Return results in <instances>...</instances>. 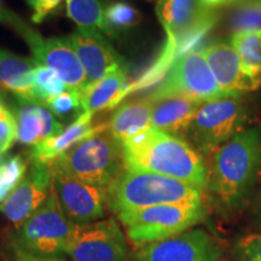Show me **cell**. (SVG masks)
<instances>
[{"label":"cell","mask_w":261,"mask_h":261,"mask_svg":"<svg viewBox=\"0 0 261 261\" xmlns=\"http://www.w3.org/2000/svg\"><path fill=\"white\" fill-rule=\"evenodd\" d=\"M210 194L225 207L240 205L261 172V127L242 129L207 156Z\"/></svg>","instance_id":"obj_1"},{"label":"cell","mask_w":261,"mask_h":261,"mask_svg":"<svg viewBox=\"0 0 261 261\" xmlns=\"http://www.w3.org/2000/svg\"><path fill=\"white\" fill-rule=\"evenodd\" d=\"M125 167L178 179L204 190L207 166L190 143L150 127L121 143Z\"/></svg>","instance_id":"obj_2"},{"label":"cell","mask_w":261,"mask_h":261,"mask_svg":"<svg viewBox=\"0 0 261 261\" xmlns=\"http://www.w3.org/2000/svg\"><path fill=\"white\" fill-rule=\"evenodd\" d=\"M104 192L107 207L117 215L161 204L202 203L203 190L178 179L125 167Z\"/></svg>","instance_id":"obj_3"},{"label":"cell","mask_w":261,"mask_h":261,"mask_svg":"<svg viewBox=\"0 0 261 261\" xmlns=\"http://www.w3.org/2000/svg\"><path fill=\"white\" fill-rule=\"evenodd\" d=\"M51 162L71 177L102 190L125 168L122 146L108 128L81 140Z\"/></svg>","instance_id":"obj_4"},{"label":"cell","mask_w":261,"mask_h":261,"mask_svg":"<svg viewBox=\"0 0 261 261\" xmlns=\"http://www.w3.org/2000/svg\"><path fill=\"white\" fill-rule=\"evenodd\" d=\"M204 217L202 203L161 204L117 214L127 237L137 248L178 236L200 224Z\"/></svg>","instance_id":"obj_5"},{"label":"cell","mask_w":261,"mask_h":261,"mask_svg":"<svg viewBox=\"0 0 261 261\" xmlns=\"http://www.w3.org/2000/svg\"><path fill=\"white\" fill-rule=\"evenodd\" d=\"M246 121L247 104L242 93L227 94L201 103L185 138L202 156L207 158L241 132Z\"/></svg>","instance_id":"obj_6"},{"label":"cell","mask_w":261,"mask_h":261,"mask_svg":"<svg viewBox=\"0 0 261 261\" xmlns=\"http://www.w3.org/2000/svg\"><path fill=\"white\" fill-rule=\"evenodd\" d=\"M79 226L64 214L52 185L44 203L18 227L14 243L34 255L61 256L67 252Z\"/></svg>","instance_id":"obj_7"},{"label":"cell","mask_w":261,"mask_h":261,"mask_svg":"<svg viewBox=\"0 0 261 261\" xmlns=\"http://www.w3.org/2000/svg\"><path fill=\"white\" fill-rule=\"evenodd\" d=\"M156 15L167 33L165 51L171 54L174 62L190 52L217 21L214 10L201 6L198 0H159Z\"/></svg>","instance_id":"obj_8"},{"label":"cell","mask_w":261,"mask_h":261,"mask_svg":"<svg viewBox=\"0 0 261 261\" xmlns=\"http://www.w3.org/2000/svg\"><path fill=\"white\" fill-rule=\"evenodd\" d=\"M6 24L14 27L22 35L39 64L56 71L69 89L77 91L81 96L87 86L86 74L69 39L42 38L12 11L10 12Z\"/></svg>","instance_id":"obj_9"},{"label":"cell","mask_w":261,"mask_h":261,"mask_svg":"<svg viewBox=\"0 0 261 261\" xmlns=\"http://www.w3.org/2000/svg\"><path fill=\"white\" fill-rule=\"evenodd\" d=\"M227 94L220 89L202 52H188L173 63L161 84L151 94L152 99L167 96H184L205 102Z\"/></svg>","instance_id":"obj_10"},{"label":"cell","mask_w":261,"mask_h":261,"mask_svg":"<svg viewBox=\"0 0 261 261\" xmlns=\"http://www.w3.org/2000/svg\"><path fill=\"white\" fill-rule=\"evenodd\" d=\"M65 255L73 261H127L128 248L119 223L109 218L80 225Z\"/></svg>","instance_id":"obj_11"},{"label":"cell","mask_w":261,"mask_h":261,"mask_svg":"<svg viewBox=\"0 0 261 261\" xmlns=\"http://www.w3.org/2000/svg\"><path fill=\"white\" fill-rule=\"evenodd\" d=\"M52 172V185L64 214L71 223L86 225L94 223L106 215V192L79 179L71 177L58 167L48 163Z\"/></svg>","instance_id":"obj_12"},{"label":"cell","mask_w":261,"mask_h":261,"mask_svg":"<svg viewBox=\"0 0 261 261\" xmlns=\"http://www.w3.org/2000/svg\"><path fill=\"white\" fill-rule=\"evenodd\" d=\"M220 250L207 231L190 228L178 236L138 248L133 261H218Z\"/></svg>","instance_id":"obj_13"},{"label":"cell","mask_w":261,"mask_h":261,"mask_svg":"<svg viewBox=\"0 0 261 261\" xmlns=\"http://www.w3.org/2000/svg\"><path fill=\"white\" fill-rule=\"evenodd\" d=\"M52 172L48 163L31 160L27 173L18 187L0 204V213L19 227L39 210L50 195Z\"/></svg>","instance_id":"obj_14"},{"label":"cell","mask_w":261,"mask_h":261,"mask_svg":"<svg viewBox=\"0 0 261 261\" xmlns=\"http://www.w3.org/2000/svg\"><path fill=\"white\" fill-rule=\"evenodd\" d=\"M68 39L86 74V89L116 68L128 67L121 55L100 35L99 31L77 28Z\"/></svg>","instance_id":"obj_15"},{"label":"cell","mask_w":261,"mask_h":261,"mask_svg":"<svg viewBox=\"0 0 261 261\" xmlns=\"http://www.w3.org/2000/svg\"><path fill=\"white\" fill-rule=\"evenodd\" d=\"M12 113L17 123V140L21 144L34 146L64 130L63 123L41 103L16 97Z\"/></svg>","instance_id":"obj_16"},{"label":"cell","mask_w":261,"mask_h":261,"mask_svg":"<svg viewBox=\"0 0 261 261\" xmlns=\"http://www.w3.org/2000/svg\"><path fill=\"white\" fill-rule=\"evenodd\" d=\"M220 89L226 93H243L261 87L244 71L242 62L231 45L214 44L201 51Z\"/></svg>","instance_id":"obj_17"},{"label":"cell","mask_w":261,"mask_h":261,"mask_svg":"<svg viewBox=\"0 0 261 261\" xmlns=\"http://www.w3.org/2000/svg\"><path fill=\"white\" fill-rule=\"evenodd\" d=\"M201 103L184 96L151 98V127L182 138Z\"/></svg>","instance_id":"obj_18"},{"label":"cell","mask_w":261,"mask_h":261,"mask_svg":"<svg viewBox=\"0 0 261 261\" xmlns=\"http://www.w3.org/2000/svg\"><path fill=\"white\" fill-rule=\"evenodd\" d=\"M92 116V114L90 113L81 114L75 121L65 127L61 135L52 137L33 146L29 152V158L34 161L50 163L81 140L89 138L104 128H108V122L93 126Z\"/></svg>","instance_id":"obj_19"},{"label":"cell","mask_w":261,"mask_h":261,"mask_svg":"<svg viewBox=\"0 0 261 261\" xmlns=\"http://www.w3.org/2000/svg\"><path fill=\"white\" fill-rule=\"evenodd\" d=\"M151 127V98L149 96L122 103L108 122V132L117 142H126Z\"/></svg>","instance_id":"obj_20"},{"label":"cell","mask_w":261,"mask_h":261,"mask_svg":"<svg viewBox=\"0 0 261 261\" xmlns=\"http://www.w3.org/2000/svg\"><path fill=\"white\" fill-rule=\"evenodd\" d=\"M39 63L0 48V86L16 97L37 102L34 94V69Z\"/></svg>","instance_id":"obj_21"},{"label":"cell","mask_w":261,"mask_h":261,"mask_svg":"<svg viewBox=\"0 0 261 261\" xmlns=\"http://www.w3.org/2000/svg\"><path fill=\"white\" fill-rule=\"evenodd\" d=\"M128 67H120L110 71L98 83L91 85L81 93L83 113L96 114L103 109H112L122 100L127 89Z\"/></svg>","instance_id":"obj_22"},{"label":"cell","mask_w":261,"mask_h":261,"mask_svg":"<svg viewBox=\"0 0 261 261\" xmlns=\"http://www.w3.org/2000/svg\"><path fill=\"white\" fill-rule=\"evenodd\" d=\"M231 46L236 50L244 71L261 84V29L232 33Z\"/></svg>","instance_id":"obj_23"},{"label":"cell","mask_w":261,"mask_h":261,"mask_svg":"<svg viewBox=\"0 0 261 261\" xmlns=\"http://www.w3.org/2000/svg\"><path fill=\"white\" fill-rule=\"evenodd\" d=\"M67 16L77 24V28L96 29L113 37L115 33L108 24L106 10L100 0H64Z\"/></svg>","instance_id":"obj_24"},{"label":"cell","mask_w":261,"mask_h":261,"mask_svg":"<svg viewBox=\"0 0 261 261\" xmlns=\"http://www.w3.org/2000/svg\"><path fill=\"white\" fill-rule=\"evenodd\" d=\"M69 87L64 84L56 71L38 64L34 69V94L37 102L46 104L48 100L63 93Z\"/></svg>","instance_id":"obj_25"},{"label":"cell","mask_w":261,"mask_h":261,"mask_svg":"<svg viewBox=\"0 0 261 261\" xmlns=\"http://www.w3.org/2000/svg\"><path fill=\"white\" fill-rule=\"evenodd\" d=\"M28 171V161L16 155L0 161V204L18 187Z\"/></svg>","instance_id":"obj_26"},{"label":"cell","mask_w":261,"mask_h":261,"mask_svg":"<svg viewBox=\"0 0 261 261\" xmlns=\"http://www.w3.org/2000/svg\"><path fill=\"white\" fill-rule=\"evenodd\" d=\"M233 33L261 29V0H236L230 14Z\"/></svg>","instance_id":"obj_27"},{"label":"cell","mask_w":261,"mask_h":261,"mask_svg":"<svg viewBox=\"0 0 261 261\" xmlns=\"http://www.w3.org/2000/svg\"><path fill=\"white\" fill-rule=\"evenodd\" d=\"M55 116L62 120H68L70 117H79L83 113L81 108V97L77 91L68 89L63 93L58 94L45 104Z\"/></svg>","instance_id":"obj_28"},{"label":"cell","mask_w":261,"mask_h":261,"mask_svg":"<svg viewBox=\"0 0 261 261\" xmlns=\"http://www.w3.org/2000/svg\"><path fill=\"white\" fill-rule=\"evenodd\" d=\"M106 19L114 32L115 29L135 27L142 19V15L137 9L126 3H113L106 9ZM115 33V32H114Z\"/></svg>","instance_id":"obj_29"},{"label":"cell","mask_w":261,"mask_h":261,"mask_svg":"<svg viewBox=\"0 0 261 261\" xmlns=\"http://www.w3.org/2000/svg\"><path fill=\"white\" fill-rule=\"evenodd\" d=\"M17 140V123L12 110L0 102V158Z\"/></svg>","instance_id":"obj_30"},{"label":"cell","mask_w":261,"mask_h":261,"mask_svg":"<svg viewBox=\"0 0 261 261\" xmlns=\"http://www.w3.org/2000/svg\"><path fill=\"white\" fill-rule=\"evenodd\" d=\"M236 254L241 261H261V233L241 238L236 244Z\"/></svg>","instance_id":"obj_31"},{"label":"cell","mask_w":261,"mask_h":261,"mask_svg":"<svg viewBox=\"0 0 261 261\" xmlns=\"http://www.w3.org/2000/svg\"><path fill=\"white\" fill-rule=\"evenodd\" d=\"M33 10L32 21L34 23H41L48 16L60 11L63 0H25Z\"/></svg>","instance_id":"obj_32"},{"label":"cell","mask_w":261,"mask_h":261,"mask_svg":"<svg viewBox=\"0 0 261 261\" xmlns=\"http://www.w3.org/2000/svg\"><path fill=\"white\" fill-rule=\"evenodd\" d=\"M12 255H14V261H67L62 256L34 255V254L24 252L15 243H12Z\"/></svg>","instance_id":"obj_33"},{"label":"cell","mask_w":261,"mask_h":261,"mask_svg":"<svg viewBox=\"0 0 261 261\" xmlns=\"http://www.w3.org/2000/svg\"><path fill=\"white\" fill-rule=\"evenodd\" d=\"M200 2L201 6H203L205 9H210V10H214L219 6L223 5H227L231 4V3H234L236 0H198Z\"/></svg>","instance_id":"obj_34"},{"label":"cell","mask_w":261,"mask_h":261,"mask_svg":"<svg viewBox=\"0 0 261 261\" xmlns=\"http://www.w3.org/2000/svg\"><path fill=\"white\" fill-rule=\"evenodd\" d=\"M10 12H11V11H10L9 9L4 8V6H3V4H2V0H0V22H3V23H6Z\"/></svg>","instance_id":"obj_35"},{"label":"cell","mask_w":261,"mask_h":261,"mask_svg":"<svg viewBox=\"0 0 261 261\" xmlns=\"http://www.w3.org/2000/svg\"><path fill=\"white\" fill-rule=\"evenodd\" d=\"M259 103H260V106H261V90H260V96H259Z\"/></svg>","instance_id":"obj_36"},{"label":"cell","mask_w":261,"mask_h":261,"mask_svg":"<svg viewBox=\"0 0 261 261\" xmlns=\"http://www.w3.org/2000/svg\"><path fill=\"white\" fill-rule=\"evenodd\" d=\"M3 92H2V89H0V98H2L3 97V94H2Z\"/></svg>","instance_id":"obj_37"}]
</instances>
